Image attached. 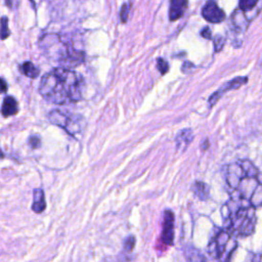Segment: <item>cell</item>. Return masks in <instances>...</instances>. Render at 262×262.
Returning <instances> with one entry per match:
<instances>
[{
	"instance_id": "cell-27",
	"label": "cell",
	"mask_w": 262,
	"mask_h": 262,
	"mask_svg": "<svg viewBox=\"0 0 262 262\" xmlns=\"http://www.w3.org/2000/svg\"><path fill=\"white\" fill-rule=\"evenodd\" d=\"M2 158H4V154H3L2 150L0 149V159H2Z\"/></svg>"
},
{
	"instance_id": "cell-20",
	"label": "cell",
	"mask_w": 262,
	"mask_h": 262,
	"mask_svg": "<svg viewBox=\"0 0 262 262\" xmlns=\"http://www.w3.org/2000/svg\"><path fill=\"white\" fill-rule=\"evenodd\" d=\"M135 246V237L133 235L128 236L125 241H124V249L126 251H132L133 248Z\"/></svg>"
},
{
	"instance_id": "cell-10",
	"label": "cell",
	"mask_w": 262,
	"mask_h": 262,
	"mask_svg": "<svg viewBox=\"0 0 262 262\" xmlns=\"http://www.w3.org/2000/svg\"><path fill=\"white\" fill-rule=\"evenodd\" d=\"M18 112V104L14 97L12 96H6L3 100L2 106H1V114L3 117L7 118L10 116H13L17 114Z\"/></svg>"
},
{
	"instance_id": "cell-22",
	"label": "cell",
	"mask_w": 262,
	"mask_h": 262,
	"mask_svg": "<svg viewBox=\"0 0 262 262\" xmlns=\"http://www.w3.org/2000/svg\"><path fill=\"white\" fill-rule=\"evenodd\" d=\"M29 142H30V144H31V146H32L33 148H37V147L40 146L41 140H40V138H39L38 136L34 135V136H31V137H30Z\"/></svg>"
},
{
	"instance_id": "cell-17",
	"label": "cell",
	"mask_w": 262,
	"mask_h": 262,
	"mask_svg": "<svg viewBox=\"0 0 262 262\" xmlns=\"http://www.w3.org/2000/svg\"><path fill=\"white\" fill-rule=\"evenodd\" d=\"M257 2L258 0H239V8L243 11L250 10L257 4Z\"/></svg>"
},
{
	"instance_id": "cell-18",
	"label": "cell",
	"mask_w": 262,
	"mask_h": 262,
	"mask_svg": "<svg viewBox=\"0 0 262 262\" xmlns=\"http://www.w3.org/2000/svg\"><path fill=\"white\" fill-rule=\"evenodd\" d=\"M157 67H158V70L161 72L162 75H165L169 71V64L163 58H158L157 59Z\"/></svg>"
},
{
	"instance_id": "cell-7",
	"label": "cell",
	"mask_w": 262,
	"mask_h": 262,
	"mask_svg": "<svg viewBox=\"0 0 262 262\" xmlns=\"http://www.w3.org/2000/svg\"><path fill=\"white\" fill-rule=\"evenodd\" d=\"M203 17L213 24H218L224 20L225 13L220 9L215 0H208L202 9Z\"/></svg>"
},
{
	"instance_id": "cell-13",
	"label": "cell",
	"mask_w": 262,
	"mask_h": 262,
	"mask_svg": "<svg viewBox=\"0 0 262 262\" xmlns=\"http://www.w3.org/2000/svg\"><path fill=\"white\" fill-rule=\"evenodd\" d=\"M184 255L188 262H206V259L202 253L193 247H186L184 250Z\"/></svg>"
},
{
	"instance_id": "cell-28",
	"label": "cell",
	"mask_w": 262,
	"mask_h": 262,
	"mask_svg": "<svg viewBox=\"0 0 262 262\" xmlns=\"http://www.w3.org/2000/svg\"><path fill=\"white\" fill-rule=\"evenodd\" d=\"M259 262H262V254H259Z\"/></svg>"
},
{
	"instance_id": "cell-9",
	"label": "cell",
	"mask_w": 262,
	"mask_h": 262,
	"mask_svg": "<svg viewBox=\"0 0 262 262\" xmlns=\"http://www.w3.org/2000/svg\"><path fill=\"white\" fill-rule=\"evenodd\" d=\"M247 81H248L247 77H237V78L233 79L232 81H230L229 83H227L226 85L222 86L217 92H215V93L210 97V99H209L210 104L212 105V104H215V103H216L217 99H218L219 96H220V93H222V92H224V91H227V90H230V89L238 88L241 85L247 83Z\"/></svg>"
},
{
	"instance_id": "cell-24",
	"label": "cell",
	"mask_w": 262,
	"mask_h": 262,
	"mask_svg": "<svg viewBox=\"0 0 262 262\" xmlns=\"http://www.w3.org/2000/svg\"><path fill=\"white\" fill-rule=\"evenodd\" d=\"M7 91V83L4 79L0 78V94L5 93Z\"/></svg>"
},
{
	"instance_id": "cell-11",
	"label": "cell",
	"mask_w": 262,
	"mask_h": 262,
	"mask_svg": "<svg viewBox=\"0 0 262 262\" xmlns=\"http://www.w3.org/2000/svg\"><path fill=\"white\" fill-rule=\"evenodd\" d=\"M45 209H46V201H45L44 191L41 188H36L34 190L32 210L37 214H41Z\"/></svg>"
},
{
	"instance_id": "cell-2",
	"label": "cell",
	"mask_w": 262,
	"mask_h": 262,
	"mask_svg": "<svg viewBox=\"0 0 262 262\" xmlns=\"http://www.w3.org/2000/svg\"><path fill=\"white\" fill-rule=\"evenodd\" d=\"M84 81L76 72L66 68H55L46 73L39 85V92L48 102L68 104L82 99Z\"/></svg>"
},
{
	"instance_id": "cell-12",
	"label": "cell",
	"mask_w": 262,
	"mask_h": 262,
	"mask_svg": "<svg viewBox=\"0 0 262 262\" xmlns=\"http://www.w3.org/2000/svg\"><path fill=\"white\" fill-rule=\"evenodd\" d=\"M191 190L193 191L194 195L198 196L202 201H207L209 199L210 188H209L208 184L203 181H198V180L194 181L191 186Z\"/></svg>"
},
{
	"instance_id": "cell-26",
	"label": "cell",
	"mask_w": 262,
	"mask_h": 262,
	"mask_svg": "<svg viewBox=\"0 0 262 262\" xmlns=\"http://www.w3.org/2000/svg\"><path fill=\"white\" fill-rule=\"evenodd\" d=\"M252 262H259V254H256V255L254 256Z\"/></svg>"
},
{
	"instance_id": "cell-25",
	"label": "cell",
	"mask_w": 262,
	"mask_h": 262,
	"mask_svg": "<svg viewBox=\"0 0 262 262\" xmlns=\"http://www.w3.org/2000/svg\"><path fill=\"white\" fill-rule=\"evenodd\" d=\"M5 3H6V5H7L8 7L11 8L12 5H13V4H12V3H13V0H5Z\"/></svg>"
},
{
	"instance_id": "cell-19",
	"label": "cell",
	"mask_w": 262,
	"mask_h": 262,
	"mask_svg": "<svg viewBox=\"0 0 262 262\" xmlns=\"http://www.w3.org/2000/svg\"><path fill=\"white\" fill-rule=\"evenodd\" d=\"M128 14H129V4L124 3L122 5V7H121V10H120V17H121L122 23H126L127 21Z\"/></svg>"
},
{
	"instance_id": "cell-23",
	"label": "cell",
	"mask_w": 262,
	"mask_h": 262,
	"mask_svg": "<svg viewBox=\"0 0 262 262\" xmlns=\"http://www.w3.org/2000/svg\"><path fill=\"white\" fill-rule=\"evenodd\" d=\"M201 35H202V37H204L206 39H212V34H211V30L209 27L203 28V30L201 31Z\"/></svg>"
},
{
	"instance_id": "cell-16",
	"label": "cell",
	"mask_w": 262,
	"mask_h": 262,
	"mask_svg": "<svg viewBox=\"0 0 262 262\" xmlns=\"http://www.w3.org/2000/svg\"><path fill=\"white\" fill-rule=\"evenodd\" d=\"M10 31L8 29V18L6 16H2L0 19V39L5 40L9 37Z\"/></svg>"
},
{
	"instance_id": "cell-5",
	"label": "cell",
	"mask_w": 262,
	"mask_h": 262,
	"mask_svg": "<svg viewBox=\"0 0 262 262\" xmlns=\"http://www.w3.org/2000/svg\"><path fill=\"white\" fill-rule=\"evenodd\" d=\"M48 120L50 123L66 130L72 136L80 134L85 125V121L82 116L61 110L51 111L48 114Z\"/></svg>"
},
{
	"instance_id": "cell-8",
	"label": "cell",
	"mask_w": 262,
	"mask_h": 262,
	"mask_svg": "<svg viewBox=\"0 0 262 262\" xmlns=\"http://www.w3.org/2000/svg\"><path fill=\"white\" fill-rule=\"evenodd\" d=\"M187 0H170L169 8V18L174 21L183 15L184 10L187 7Z\"/></svg>"
},
{
	"instance_id": "cell-1",
	"label": "cell",
	"mask_w": 262,
	"mask_h": 262,
	"mask_svg": "<svg viewBox=\"0 0 262 262\" xmlns=\"http://www.w3.org/2000/svg\"><path fill=\"white\" fill-rule=\"evenodd\" d=\"M224 177L230 188L226 202L233 208L262 207V174L249 160H238L225 167Z\"/></svg>"
},
{
	"instance_id": "cell-21",
	"label": "cell",
	"mask_w": 262,
	"mask_h": 262,
	"mask_svg": "<svg viewBox=\"0 0 262 262\" xmlns=\"http://www.w3.org/2000/svg\"><path fill=\"white\" fill-rule=\"evenodd\" d=\"M213 42H214V44H215V50H216V51H219L220 49H222L223 44H224V42H225V39H224L222 36L217 35V36L214 38Z\"/></svg>"
},
{
	"instance_id": "cell-3",
	"label": "cell",
	"mask_w": 262,
	"mask_h": 262,
	"mask_svg": "<svg viewBox=\"0 0 262 262\" xmlns=\"http://www.w3.org/2000/svg\"><path fill=\"white\" fill-rule=\"evenodd\" d=\"M39 46L49 59L60 63L66 69H72L84 61L85 55L78 51L71 43L62 40L61 37L54 34H46L39 41Z\"/></svg>"
},
{
	"instance_id": "cell-6",
	"label": "cell",
	"mask_w": 262,
	"mask_h": 262,
	"mask_svg": "<svg viewBox=\"0 0 262 262\" xmlns=\"http://www.w3.org/2000/svg\"><path fill=\"white\" fill-rule=\"evenodd\" d=\"M174 213L171 210L164 212L161 239L166 246H172L174 243Z\"/></svg>"
},
{
	"instance_id": "cell-4",
	"label": "cell",
	"mask_w": 262,
	"mask_h": 262,
	"mask_svg": "<svg viewBox=\"0 0 262 262\" xmlns=\"http://www.w3.org/2000/svg\"><path fill=\"white\" fill-rule=\"evenodd\" d=\"M236 238L228 230L219 229L208 244V254L218 262H230L233 252L237 249Z\"/></svg>"
},
{
	"instance_id": "cell-14",
	"label": "cell",
	"mask_w": 262,
	"mask_h": 262,
	"mask_svg": "<svg viewBox=\"0 0 262 262\" xmlns=\"http://www.w3.org/2000/svg\"><path fill=\"white\" fill-rule=\"evenodd\" d=\"M18 69L23 75H25L31 79H35L39 75V70L31 61H26V62L21 63L18 67Z\"/></svg>"
},
{
	"instance_id": "cell-29",
	"label": "cell",
	"mask_w": 262,
	"mask_h": 262,
	"mask_svg": "<svg viewBox=\"0 0 262 262\" xmlns=\"http://www.w3.org/2000/svg\"><path fill=\"white\" fill-rule=\"evenodd\" d=\"M30 1H31V2H32V4H33V6H34V7H35V2H34V0H30Z\"/></svg>"
},
{
	"instance_id": "cell-15",
	"label": "cell",
	"mask_w": 262,
	"mask_h": 262,
	"mask_svg": "<svg viewBox=\"0 0 262 262\" xmlns=\"http://www.w3.org/2000/svg\"><path fill=\"white\" fill-rule=\"evenodd\" d=\"M192 132L189 129H185L182 130L176 138V142H177V147H181L182 145L185 147L187 144H189V142L192 140Z\"/></svg>"
}]
</instances>
